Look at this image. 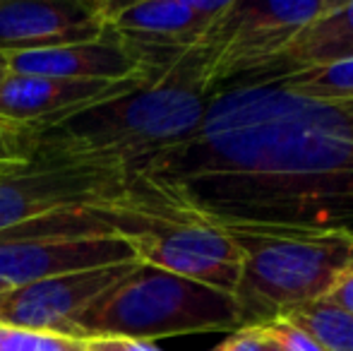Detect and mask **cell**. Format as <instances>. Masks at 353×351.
Wrapping results in <instances>:
<instances>
[{"mask_svg": "<svg viewBox=\"0 0 353 351\" xmlns=\"http://www.w3.org/2000/svg\"><path fill=\"white\" fill-rule=\"evenodd\" d=\"M130 178L216 229L353 236V116L276 82L212 94L185 142Z\"/></svg>", "mask_w": 353, "mask_h": 351, "instance_id": "cell-1", "label": "cell"}, {"mask_svg": "<svg viewBox=\"0 0 353 351\" xmlns=\"http://www.w3.org/2000/svg\"><path fill=\"white\" fill-rule=\"evenodd\" d=\"M212 43L202 41L121 97L53 121L24 126V161L32 169L103 166L128 178L200 128L210 87Z\"/></svg>", "mask_w": 353, "mask_h": 351, "instance_id": "cell-2", "label": "cell"}, {"mask_svg": "<svg viewBox=\"0 0 353 351\" xmlns=\"http://www.w3.org/2000/svg\"><path fill=\"white\" fill-rule=\"evenodd\" d=\"M233 294L137 265L87 305L74 323V339H142L241 330Z\"/></svg>", "mask_w": 353, "mask_h": 351, "instance_id": "cell-3", "label": "cell"}, {"mask_svg": "<svg viewBox=\"0 0 353 351\" xmlns=\"http://www.w3.org/2000/svg\"><path fill=\"white\" fill-rule=\"evenodd\" d=\"M241 255L233 291L243 328L317 301L353 265V236L341 231L223 229Z\"/></svg>", "mask_w": 353, "mask_h": 351, "instance_id": "cell-4", "label": "cell"}, {"mask_svg": "<svg viewBox=\"0 0 353 351\" xmlns=\"http://www.w3.org/2000/svg\"><path fill=\"white\" fill-rule=\"evenodd\" d=\"M135 260L132 245L118 231L116 214L101 207L56 212L0 231V279L12 289Z\"/></svg>", "mask_w": 353, "mask_h": 351, "instance_id": "cell-5", "label": "cell"}, {"mask_svg": "<svg viewBox=\"0 0 353 351\" xmlns=\"http://www.w3.org/2000/svg\"><path fill=\"white\" fill-rule=\"evenodd\" d=\"M334 8L336 0H231L207 37L212 94L274 66L303 29Z\"/></svg>", "mask_w": 353, "mask_h": 351, "instance_id": "cell-6", "label": "cell"}, {"mask_svg": "<svg viewBox=\"0 0 353 351\" xmlns=\"http://www.w3.org/2000/svg\"><path fill=\"white\" fill-rule=\"evenodd\" d=\"M128 176L103 166L32 169L0 181V231L14 229L56 212L101 207L116 210L125 195Z\"/></svg>", "mask_w": 353, "mask_h": 351, "instance_id": "cell-7", "label": "cell"}, {"mask_svg": "<svg viewBox=\"0 0 353 351\" xmlns=\"http://www.w3.org/2000/svg\"><path fill=\"white\" fill-rule=\"evenodd\" d=\"M135 263L72 272L0 294V328L74 339V323L94 299L121 281Z\"/></svg>", "mask_w": 353, "mask_h": 351, "instance_id": "cell-8", "label": "cell"}, {"mask_svg": "<svg viewBox=\"0 0 353 351\" xmlns=\"http://www.w3.org/2000/svg\"><path fill=\"white\" fill-rule=\"evenodd\" d=\"M108 29V3H0V53L5 56L97 41Z\"/></svg>", "mask_w": 353, "mask_h": 351, "instance_id": "cell-9", "label": "cell"}, {"mask_svg": "<svg viewBox=\"0 0 353 351\" xmlns=\"http://www.w3.org/2000/svg\"><path fill=\"white\" fill-rule=\"evenodd\" d=\"M147 80L142 75L128 80H56V77L5 75L0 80V118L19 126L53 121L92 103L128 94Z\"/></svg>", "mask_w": 353, "mask_h": 351, "instance_id": "cell-10", "label": "cell"}, {"mask_svg": "<svg viewBox=\"0 0 353 351\" xmlns=\"http://www.w3.org/2000/svg\"><path fill=\"white\" fill-rule=\"evenodd\" d=\"M140 66L128 43L108 29L101 39L74 46L24 51L8 56V75L56 77V80H128L142 75Z\"/></svg>", "mask_w": 353, "mask_h": 351, "instance_id": "cell-11", "label": "cell"}, {"mask_svg": "<svg viewBox=\"0 0 353 351\" xmlns=\"http://www.w3.org/2000/svg\"><path fill=\"white\" fill-rule=\"evenodd\" d=\"M344 61H353V3H336L332 12L315 19L293 39L274 66L243 82H279L296 72Z\"/></svg>", "mask_w": 353, "mask_h": 351, "instance_id": "cell-12", "label": "cell"}, {"mask_svg": "<svg viewBox=\"0 0 353 351\" xmlns=\"http://www.w3.org/2000/svg\"><path fill=\"white\" fill-rule=\"evenodd\" d=\"M281 318L310 334L325 351H353V315L325 299L298 305Z\"/></svg>", "mask_w": 353, "mask_h": 351, "instance_id": "cell-13", "label": "cell"}, {"mask_svg": "<svg viewBox=\"0 0 353 351\" xmlns=\"http://www.w3.org/2000/svg\"><path fill=\"white\" fill-rule=\"evenodd\" d=\"M276 85L293 94H301V97L315 99V101L349 103L353 101V61L296 72V75L283 77Z\"/></svg>", "mask_w": 353, "mask_h": 351, "instance_id": "cell-14", "label": "cell"}, {"mask_svg": "<svg viewBox=\"0 0 353 351\" xmlns=\"http://www.w3.org/2000/svg\"><path fill=\"white\" fill-rule=\"evenodd\" d=\"M0 351H87V344H84V339H68L58 337V334L24 332V330L5 328Z\"/></svg>", "mask_w": 353, "mask_h": 351, "instance_id": "cell-15", "label": "cell"}, {"mask_svg": "<svg viewBox=\"0 0 353 351\" xmlns=\"http://www.w3.org/2000/svg\"><path fill=\"white\" fill-rule=\"evenodd\" d=\"M257 332L262 334L267 344L281 349V351H325L310 334H305L303 330H298L296 325H291L288 320L276 318L270 323L262 325H252Z\"/></svg>", "mask_w": 353, "mask_h": 351, "instance_id": "cell-16", "label": "cell"}, {"mask_svg": "<svg viewBox=\"0 0 353 351\" xmlns=\"http://www.w3.org/2000/svg\"><path fill=\"white\" fill-rule=\"evenodd\" d=\"M0 161H24V126L0 118Z\"/></svg>", "mask_w": 353, "mask_h": 351, "instance_id": "cell-17", "label": "cell"}, {"mask_svg": "<svg viewBox=\"0 0 353 351\" xmlns=\"http://www.w3.org/2000/svg\"><path fill=\"white\" fill-rule=\"evenodd\" d=\"M322 299H325L327 303L336 305V308L353 315V265L336 277V281L330 286V291H327Z\"/></svg>", "mask_w": 353, "mask_h": 351, "instance_id": "cell-18", "label": "cell"}, {"mask_svg": "<svg viewBox=\"0 0 353 351\" xmlns=\"http://www.w3.org/2000/svg\"><path fill=\"white\" fill-rule=\"evenodd\" d=\"M267 342L255 328H241L214 351H265Z\"/></svg>", "mask_w": 353, "mask_h": 351, "instance_id": "cell-19", "label": "cell"}, {"mask_svg": "<svg viewBox=\"0 0 353 351\" xmlns=\"http://www.w3.org/2000/svg\"><path fill=\"white\" fill-rule=\"evenodd\" d=\"M89 351H161L142 339H84Z\"/></svg>", "mask_w": 353, "mask_h": 351, "instance_id": "cell-20", "label": "cell"}, {"mask_svg": "<svg viewBox=\"0 0 353 351\" xmlns=\"http://www.w3.org/2000/svg\"><path fill=\"white\" fill-rule=\"evenodd\" d=\"M24 166H27V161H0V181L8 178L10 174H17Z\"/></svg>", "mask_w": 353, "mask_h": 351, "instance_id": "cell-21", "label": "cell"}, {"mask_svg": "<svg viewBox=\"0 0 353 351\" xmlns=\"http://www.w3.org/2000/svg\"><path fill=\"white\" fill-rule=\"evenodd\" d=\"M8 75V56L5 53H0V77Z\"/></svg>", "mask_w": 353, "mask_h": 351, "instance_id": "cell-22", "label": "cell"}, {"mask_svg": "<svg viewBox=\"0 0 353 351\" xmlns=\"http://www.w3.org/2000/svg\"><path fill=\"white\" fill-rule=\"evenodd\" d=\"M8 289H12V286H10V284H5V281L0 279V294H5V291H8Z\"/></svg>", "mask_w": 353, "mask_h": 351, "instance_id": "cell-23", "label": "cell"}, {"mask_svg": "<svg viewBox=\"0 0 353 351\" xmlns=\"http://www.w3.org/2000/svg\"><path fill=\"white\" fill-rule=\"evenodd\" d=\"M339 106H344V108H346V111H349V113H351V116H353V101H349V103H339Z\"/></svg>", "mask_w": 353, "mask_h": 351, "instance_id": "cell-24", "label": "cell"}, {"mask_svg": "<svg viewBox=\"0 0 353 351\" xmlns=\"http://www.w3.org/2000/svg\"><path fill=\"white\" fill-rule=\"evenodd\" d=\"M265 351H281V349H276V347H272V344H267V349Z\"/></svg>", "mask_w": 353, "mask_h": 351, "instance_id": "cell-25", "label": "cell"}, {"mask_svg": "<svg viewBox=\"0 0 353 351\" xmlns=\"http://www.w3.org/2000/svg\"><path fill=\"white\" fill-rule=\"evenodd\" d=\"M84 344H87V342H84ZM87 351H89V349H87Z\"/></svg>", "mask_w": 353, "mask_h": 351, "instance_id": "cell-26", "label": "cell"}, {"mask_svg": "<svg viewBox=\"0 0 353 351\" xmlns=\"http://www.w3.org/2000/svg\"><path fill=\"white\" fill-rule=\"evenodd\" d=\"M0 80H3V77H0Z\"/></svg>", "mask_w": 353, "mask_h": 351, "instance_id": "cell-27", "label": "cell"}]
</instances>
